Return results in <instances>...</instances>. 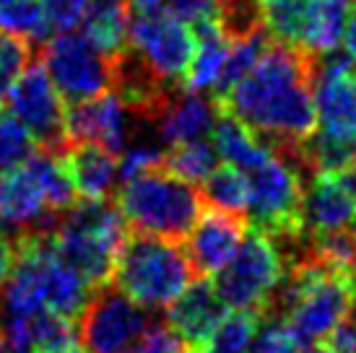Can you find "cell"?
Masks as SVG:
<instances>
[{"mask_svg": "<svg viewBox=\"0 0 356 353\" xmlns=\"http://www.w3.org/2000/svg\"><path fill=\"white\" fill-rule=\"evenodd\" d=\"M213 101L257 140L299 164V148L317 128L315 55L268 42L255 65Z\"/></svg>", "mask_w": 356, "mask_h": 353, "instance_id": "1", "label": "cell"}, {"mask_svg": "<svg viewBox=\"0 0 356 353\" xmlns=\"http://www.w3.org/2000/svg\"><path fill=\"white\" fill-rule=\"evenodd\" d=\"M213 146L218 156L237 167L248 179V211L252 213V226L268 231L273 239L299 242L305 234V187L294 164L284 154L257 140L237 117L221 109L213 125Z\"/></svg>", "mask_w": 356, "mask_h": 353, "instance_id": "2", "label": "cell"}, {"mask_svg": "<svg viewBox=\"0 0 356 353\" xmlns=\"http://www.w3.org/2000/svg\"><path fill=\"white\" fill-rule=\"evenodd\" d=\"M203 192L198 187L172 174L167 167L149 169L122 182L118 208L133 231L172 242L188 239L190 229L203 213Z\"/></svg>", "mask_w": 356, "mask_h": 353, "instance_id": "3", "label": "cell"}, {"mask_svg": "<svg viewBox=\"0 0 356 353\" xmlns=\"http://www.w3.org/2000/svg\"><path fill=\"white\" fill-rule=\"evenodd\" d=\"M128 239V224L118 206L107 200H83L58 218L50 231V245L73 265L91 288L112 284L120 247Z\"/></svg>", "mask_w": 356, "mask_h": 353, "instance_id": "4", "label": "cell"}, {"mask_svg": "<svg viewBox=\"0 0 356 353\" xmlns=\"http://www.w3.org/2000/svg\"><path fill=\"white\" fill-rule=\"evenodd\" d=\"M195 275L188 252L177 242L136 231L120 247L112 284L143 309H167Z\"/></svg>", "mask_w": 356, "mask_h": 353, "instance_id": "5", "label": "cell"}, {"mask_svg": "<svg viewBox=\"0 0 356 353\" xmlns=\"http://www.w3.org/2000/svg\"><path fill=\"white\" fill-rule=\"evenodd\" d=\"M255 6L273 42L320 58L343 40L354 0H257Z\"/></svg>", "mask_w": 356, "mask_h": 353, "instance_id": "6", "label": "cell"}, {"mask_svg": "<svg viewBox=\"0 0 356 353\" xmlns=\"http://www.w3.org/2000/svg\"><path fill=\"white\" fill-rule=\"evenodd\" d=\"M284 273H286V260L276 239L250 224L242 245L216 273L213 286L227 306L257 312L263 320Z\"/></svg>", "mask_w": 356, "mask_h": 353, "instance_id": "7", "label": "cell"}, {"mask_svg": "<svg viewBox=\"0 0 356 353\" xmlns=\"http://www.w3.org/2000/svg\"><path fill=\"white\" fill-rule=\"evenodd\" d=\"M40 63L68 104L107 94L115 81L112 58L94 47L83 31L52 34L42 47Z\"/></svg>", "mask_w": 356, "mask_h": 353, "instance_id": "8", "label": "cell"}, {"mask_svg": "<svg viewBox=\"0 0 356 353\" xmlns=\"http://www.w3.org/2000/svg\"><path fill=\"white\" fill-rule=\"evenodd\" d=\"M8 112L29 130L34 143L52 154H65L68 133H65V99L52 83L50 73L42 63H29L10 88Z\"/></svg>", "mask_w": 356, "mask_h": 353, "instance_id": "9", "label": "cell"}, {"mask_svg": "<svg viewBox=\"0 0 356 353\" xmlns=\"http://www.w3.org/2000/svg\"><path fill=\"white\" fill-rule=\"evenodd\" d=\"M128 47L156 79L169 86H182L195 55V34L167 10H156L130 21Z\"/></svg>", "mask_w": 356, "mask_h": 353, "instance_id": "10", "label": "cell"}, {"mask_svg": "<svg viewBox=\"0 0 356 353\" xmlns=\"http://www.w3.org/2000/svg\"><path fill=\"white\" fill-rule=\"evenodd\" d=\"M151 327L149 314L133 299L99 286L81 312L79 338L86 353H122Z\"/></svg>", "mask_w": 356, "mask_h": 353, "instance_id": "11", "label": "cell"}, {"mask_svg": "<svg viewBox=\"0 0 356 353\" xmlns=\"http://www.w3.org/2000/svg\"><path fill=\"white\" fill-rule=\"evenodd\" d=\"M136 122H143V120L115 91L99 94L86 101H76L65 112L68 146L94 143V146L107 148L115 156H120L130 140L138 136Z\"/></svg>", "mask_w": 356, "mask_h": 353, "instance_id": "12", "label": "cell"}, {"mask_svg": "<svg viewBox=\"0 0 356 353\" xmlns=\"http://www.w3.org/2000/svg\"><path fill=\"white\" fill-rule=\"evenodd\" d=\"M315 109L323 133L356 140V63L327 52L315 63Z\"/></svg>", "mask_w": 356, "mask_h": 353, "instance_id": "13", "label": "cell"}, {"mask_svg": "<svg viewBox=\"0 0 356 353\" xmlns=\"http://www.w3.org/2000/svg\"><path fill=\"white\" fill-rule=\"evenodd\" d=\"M60 216L26 161L0 172V221L16 236L50 234Z\"/></svg>", "mask_w": 356, "mask_h": 353, "instance_id": "14", "label": "cell"}, {"mask_svg": "<svg viewBox=\"0 0 356 353\" xmlns=\"http://www.w3.org/2000/svg\"><path fill=\"white\" fill-rule=\"evenodd\" d=\"M356 218V167L317 172L302 197L305 234H330L348 229Z\"/></svg>", "mask_w": 356, "mask_h": 353, "instance_id": "15", "label": "cell"}, {"mask_svg": "<svg viewBox=\"0 0 356 353\" xmlns=\"http://www.w3.org/2000/svg\"><path fill=\"white\" fill-rule=\"evenodd\" d=\"M250 221L245 213H227L208 208L198 216L188 234V257L198 275H216L232 260L245 239Z\"/></svg>", "mask_w": 356, "mask_h": 353, "instance_id": "16", "label": "cell"}, {"mask_svg": "<svg viewBox=\"0 0 356 353\" xmlns=\"http://www.w3.org/2000/svg\"><path fill=\"white\" fill-rule=\"evenodd\" d=\"M224 317H227V304L206 275L193 281L167 306V325L193 353L203 351L211 333L216 330Z\"/></svg>", "mask_w": 356, "mask_h": 353, "instance_id": "17", "label": "cell"}, {"mask_svg": "<svg viewBox=\"0 0 356 353\" xmlns=\"http://www.w3.org/2000/svg\"><path fill=\"white\" fill-rule=\"evenodd\" d=\"M216 115V101H208L203 94L185 88L179 94H172L154 117L156 138L161 140V146H177V143L208 138L213 133Z\"/></svg>", "mask_w": 356, "mask_h": 353, "instance_id": "18", "label": "cell"}, {"mask_svg": "<svg viewBox=\"0 0 356 353\" xmlns=\"http://www.w3.org/2000/svg\"><path fill=\"white\" fill-rule=\"evenodd\" d=\"M42 299L44 309L63 317H76L91 296V284L52 249L50 234L42 236Z\"/></svg>", "mask_w": 356, "mask_h": 353, "instance_id": "19", "label": "cell"}, {"mask_svg": "<svg viewBox=\"0 0 356 353\" xmlns=\"http://www.w3.org/2000/svg\"><path fill=\"white\" fill-rule=\"evenodd\" d=\"M63 164L81 200H107L120 179L118 156L94 143H73L63 154Z\"/></svg>", "mask_w": 356, "mask_h": 353, "instance_id": "20", "label": "cell"}, {"mask_svg": "<svg viewBox=\"0 0 356 353\" xmlns=\"http://www.w3.org/2000/svg\"><path fill=\"white\" fill-rule=\"evenodd\" d=\"M193 34H195V55L190 60V68L185 73V81H182V88L188 91H213L221 79V70H224V63H227L229 55V37L221 21H208V24H198L193 26Z\"/></svg>", "mask_w": 356, "mask_h": 353, "instance_id": "21", "label": "cell"}, {"mask_svg": "<svg viewBox=\"0 0 356 353\" xmlns=\"http://www.w3.org/2000/svg\"><path fill=\"white\" fill-rule=\"evenodd\" d=\"M130 10L128 0H89L81 29L86 34V40L99 47L104 55L115 58L128 47L130 34Z\"/></svg>", "mask_w": 356, "mask_h": 353, "instance_id": "22", "label": "cell"}, {"mask_svg": "<svg viewBox=\"0 0 356 353\" xmlns=\"http://www.w3.org/2000/svg\"><path fill=\"white\" fill-rule=\"evenodd\" d=\"M203 185V200L211 203V208L227 211V213H245L250 206L248 179L232 164H218L211 174L200 182Z\"/></svg>", "mask_w": 356, "mask_h": 353, "instance_id": "23", "label": "cell"}, {"mask_svg": "<svg viewBox=\"0 0 356 353\" xmlns=\"http://www.w3.org/2000/svg\"><path fill=\"white\" fill-rule=\"evenodd\" d=\"M0 31L29 44H44L52 37L40 0H0Z\"/></svg>", "mask_w": 356, "mask_h": 353, "instance_id": "24", "label": "cell"}, {"mask_svg": "<svg viewBox=\"0 0 356 353\" xmlns=\"http://www.w3.org/2000/svg\"><path fill=\"white\" fill-rule=\"evenodd\" d=\"M29 330H31V348H34V353L81 351L79 330L73 327L70 317L55 314L50 309H42V312L29 317Z\"/></svg>", "mask_w": 356, "mask_h": 353, "instance_id": "25", "label": "cell"}, {"mask_svg": "<svg viewBox=\"0 0 356 353\" xmlns=\"http://www.w3.org/2000/svg\"><path fill=\"white\" fill-rule=\"evenodd\" d=\"M164 167L172 174L182 176V179H188L193 185H200L218 167L216 146L208 143V138H198V140L169 146V151L164 154Z\"/></svg>", "mask_w": 356, "mask_h": 353, "instance_id": "26", "label": "cell"}, {"mask_svg": "<svg viewBox=\"0 0 356 353\" xmlns=\"http://www.w3.org/2000/svg\"><path fill=\"white\" fill-rule=\"evenodd\" d=\"M257 327H260V314L234 309L218 322L200 353H248Z\"/></svg>", "mask_w": 356, "mask_h": 353, "instance_id": "27", "label": "cell"}, {"mask_svg": "<svg viewBox=\"0 0 356 353\" xmlns=\"http://www.w3.org/2000/svg\"><path fill=\"white\" fill-rule=\"evenodd\" d=\"M34 138L8 109L0 107V172L21 167L34 154Z\"/></svg>", "mask_w": 356, "mask_h": 353, "instance_id": "28", "label": "cell"}, {"mask_svg": "<svg viewBox=\"0 0 356 353\" xmlns=\"http://www.w3.org/2000/svg\"><path fill=\"white\" fill-rule=\"evenodd\" d=\"M31 63V44L13 34L0 31V107L6 104L10 88L24 68Z\"/></svg>", "mask_w": 356, "mask_h": 353, "instance_id": "29", "label": "cell"}, {"mask_svg": "<svg viewBox=\"0 0 356 353\" xmlns=\"http://www.w3.org/2000/svg\"><path fill=\"white\" fill-rule=\"evenodd\" d=\"M302 348H305L302 340L291 333V327L284 320L263 317L252 338L250 353H302Z\"/></svg>", "mask_w": 356, "mask_h": 353, "instance_id": "30", "label": "cell"}, {"mask_svg": "<svg viewBox=\"0 0 356 353\" xmlns=\"http://www.w3.org/2000/svg\"><path fill=\"white\" fill-rule=\"evenodd\" d=\"M40 3L52 34L79 29L89 6V0H40Z\"/></svg>", "mask_w": 356, "mask_h": 353, "instance_id": "31", "label": "cell"}, {"mask_svg": "<svg viewBox=\"0 0 356 353\" xmlns=\"http://www.w3.org/2000/svg\"><path fill=\"white\" fill-rule=\"evenodd\" d=\"M161 10L188 24L190 29L208 21H221V0H164Z\"/></svg>", "mask_w": 356, "mask_h": 353, "instance_id": "32", "label": "cell"}, {"mask_svg": "<svg viewBox=\"0 0 356 353\" xmlns=\"http://www.w3.org/2000/svg\"><path fill=\"white\" fill-rule=\"evenodd\" d=\"M122 353H190L185 343L172 333L169 325H151L136 343Z\"/></svg>", "mask_w": 356, "mask_h": 353, "instance_id": "33", "label": "cell"}, {"mask_svg": "<svg viewBox=\"0 0 356 353\" xmlns=\"http://www.w3.org/2000/svg\"><path fill=\"white\" fill-rule=\"evenodd\" d=\"M323 348L330 353H356V320L348 317L323 338Z\"/></svg>", "mask_w": 356, "mask_h": 353, "instance_id": "34", "label": "cell"}, {"mask_svg": "<svg viewBox=\"0 0 356 353\" xmlns=\"http://www.w3.org/2000/svg\"><path fill=\"white\" fill-rule=\"evenodd\" d=\"M343 42H346V55L356 63V0H354V6H351V13H348Z\"/></svg>", "mask_w": 356, "mask_h": 353, "instance_id": "35", "label": "cell"}, {"mask_svg": "<svg viewBox=\"0 0 356 353\" xmlns=\"http://www.w3.org/2000/svg\"><path fill=\"white\" fill-rule=\"evenodd\" d=\"M128 6L136 16H143V13H156L164 8V0H128Z\"/></svg>", "mask_w": 356, "mask_h": 353, "instance_id": "36", "label": "cell"}, {"mask_svg": "<svg viewBox=\"0 0 356 353\" xmlns=\"http://www.w3.org/2000/svg\"><path fill=\"white\" fill-rule=\"evenodd\" d=\"M8 226L3 224V221H0V245H3V242H6V239H8Z\"/></svg>", "mask_w": 356, "mask_h": 353, "instance_id": "37", "label": "cell"}, {"mask_svg": "<svg viewBox=\"0 0 356 353\" xmlns=\"http://www.w3.org/2000/svg\"><path fill=\"white\" fill-rule=\"evenodd\" d=\"M307 353H330L327 348H323V345H317V348H312V351H307Z\"/></svg>", "mask_w": 356, "mask_h": 353, "instance_id": "38", "label": "cell"}, {"mask_svg": "<svg viewBox=\"0 0 356 353\" xmlns=\"http://www.w3.org/2000/svg\"><path fill=\"white\" fill-rule=\"evenodd\" d=\"M351 231H354V239H356V218H354V229H351Z\"/></svg>", "mask_w": 356, "mask_h": 353, "instance_id": "39", "label": "cell"}, {"mask_svg": "<svg viewBox=\"0 0 356 353\" xmlns=\"http://www.w3.org/2000/svg\"><path fill=\"white\" fill-rule=\"evenodd\" d=\"M76 353H86V351H83V348H81V351H76Z\"/></svg>", "mask_w": 356, "mask_h": 353, "instance_id": "40", "label": "cell"}, {"mask_svg": "<svg viewBox=\"0 0 356 353\" xmlns=\"http://www.w3.org/2000/svg\"><path fill=\"white\" fill-rule=\"evenodd\" d=\"M190 353H193V351H190Z\"/></svg>", "mask_w": 356, "mask_h": 353, "instance_id": "41", "label": "cell"}]
</instances>
